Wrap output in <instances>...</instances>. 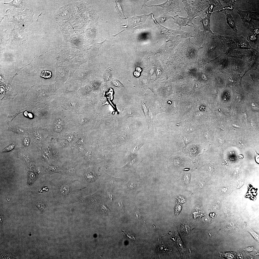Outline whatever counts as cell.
I'll return each instance as SVG.
<instances>
[{
	"mask_svg": "<svg viewBox=\"0 0 259 259\" xmlns=\"http://www.w3.org/2000/svg\"><path fill=\"white\" fill-rule=\"evenodd\" d=\"M50 112L52 115L51 121L46 128L48 137L56 140L67 132H77L74 122L67 118L60 107Z\"/></svg>",
	"mask_w": 259,
	"mask_h": 259,
	"instance_id": "6da1fadb",
	"label": "cell"
},
{
	"mask_svg": "<svg viewBox=\"0 0 259 259\" xmlns=\"http://www.w3.org/2000/svg\"><path fill=\"white\" fill-rule=\"evenodd\" d=\"M61 47V50L56 57V66L60 65L68 69L70 77L86 60L83 53L77 48L70 46Z\"/></svg>",
	"mask_w": 259,
	"mask_h": 259,
	"instance_id": "7a4b0ae2",
	"label": "cell"
},
{
	"mask_svg": "<svg viewBox=\"0 0 259 259\" xmlns=\"http://www.w3.org/2000/svg\"><path fill=\"white\" fill-rule=\"evenodd\" d=\"M63 148L57 142L48 141L39 151L38 160L44 166L50 164L60 166L67 159Z\"/></svg>",
	"mask_w": 259,
	"mask_h": 259,
	"instance_id": "3957f363",
	"label": "cell"
},
{
	"mask_svg": "<svg viewBox=\"0 0 259 259\" xmlns=\"http://www.w3.org/2000/svg\"><path fill=\"white\" fill-rule=\"evenodd\" d=\"M75 180L67 178L62 176L57 178L55 189L59 201L71 203L78 200L76 196L82 189L76 188L74 187L73 183Z\"/></svg>",
	"mask_w": 259,
	"mask_h": 259,
	"instance_id": "277c9868",
	"label": "cell"
},
{
	"mask_svg": "<svg viewBox=\"0 0 259 259\" xmlns=\"http://www.w3.org/2000/svg\"><path fill=\"white\" fill-rule=\"evenodd\" d=\"M83 99L76 95H60L58 94L49 105L50 110L60 107L63 109L73 112L80 113L83 106Z\"/></svg>",
	"mask_w": 259,
	"mask_h": 259,
	"instance_id": "5b68a950",
	"label": "cell"
},
{
	"mask_svg": "<svg viewBox=\"0 0 259 259\" xmlns=\"http://www.w3.org/2000/svg\"><path fill=\"white\" fill-rule=\"evenodd\" d=\"M14 9H9L6 12L7 21L14 23L22 31L28 27L33 22L34 12L33 10L26 9L22 11H17Z\"/></svg>",
	"mask_w": 259,
	"mask_h": 259,
	"instance_id": "8992f818",
	"label": "cell"
},
{
	"mask_svg": "<svg viewBox=\"0 0 259 259\" xmlns=\"http://www.w3.org/2000/svg\"><path fill=\"white\" fill-rule=\"evenodd\" d=\"M155 99L146 98L144 101L141 100L140 105L146 118L148 128L154 123L158 122L156 117V115L161 112L160 109V102Z\"/></svg>",
	"mask_w": 259,
	"mask_h": 259,
	"instance_id": "52a82bcc",
	"label": "cell"
},
{
	"mask_svg": "<svg viewBox=\"0 0 259 259\" xmlns=\"http://www.w3.org/2000/svg\"><path fill=\"white\" fill-rule=\"evenodd\" d=\"M81 158L76 157L65 160L60 166V174L72 180L80 177L83 161H80Z\"/></svg>",
	"mask_w": 259,
	"mask_h": 259,
	"instance_id": "ba28073f",
	"label": "cell"
},
{
	"mask_svg": "<svg viewBox=\"0 0 259 259\" xmlns=\"http://www.w3.org/2000/svg\"><path fill=\"white\" fill-rule=\"evenodd\" d=\"M41 121L34 120L29 128L32 141L39 151L47 141L48 131L42 128Z\"/></svg>",
	"mask_w": 259,
	"mask_h": 259,
	"instance_id": "9c48e42d",
	"label": "cell"
},
{
	"mask_svg": "<svg viewBox=\"0 0 259 259\" xmlns=\"http://www.w3.org/2000/svg\"><path fill=\"white\" fill-rule=\"evenodd\" d=\"M50 111L48 106L36 104L28 106L25 108L20 110L15 115L11 116V117L13 119L19 113L23 112L24 115L27 118L41 121L44 115L50 112Z\"/></svg>",
	"mask_w": 259,
	"mask_h": 259,
	"instance_id": "30bf717a",
	"label": "cell"
},
{
	"mask_svg": "<svg viewBox=\"0 0 259 259\" xmlns=\"http://www.w3.org/2000/svg\"><path fill=\"white\" fill-rule=\"evenodd\" d=\"M96 67L91 64H82L67 81L75 84H80L96 72Z\"/></svg>",
	"mask_w": 259,
	"mask_h": 259,
	"instance_id": "8fae6325",
	"label": "cell"
},
{
	"mask_svg": "<svg viewBox=\"0 0 259 259\" xmlns=\"http://www.w3.org/2000/svg\"><path fill=\"white\" fill-rule=\"evenodd\" d=\"M134 15L132 17H127L128 23L126 27L121 32L118 34L113 35V36L115 37L121 33L125 31H130L134 33L135 31L138 29H143L146 28L145 22L148 18L151 15V12L148 14H144L141 15H136L133 10Z\"/></svg>",
	"mask_w": 259,
	"mask_h": 259,
	"instance_id": "7c38bea8",
	"label": "cell"
},
{
	"mask_svg": "<svg viewBox=\"0 0 259 259\" xmlns=\"http://www.w3.org/2000/svg\"><path fill=\"white\" fill-rule=\"evenodd\" d=\"M80 133L79 132H68L59 137L56 140L63 148H71L74 147Z\"/></svg>",
	"mask_w": 259,
	"mask_h": 259,
	"instance_id": "4fadbf2b",
	"label": "cell"
},
{
	"mask_svg": "<svg viewBox=\"0 0 259 259\" xmlns=\"http://www.w3.org/2000/svg\"><path fill=\"white\" fill-rule=\"evenodd\" d=\"M151 15L155 27L159 30L164 39V41L167 42L171 41L177 40L178 29L173 30L169 29L158 24L156 22L153 13L151 12Z\"/></svg>",
	"mask_w": 259,
	"mask_h": 259,
	"instance_id": "5bb4252c",
	"label": "cell"
},
{
	"mask_svg": "<svg viewBox=\"0 0 259 259\" xmlns=\"http://www.w3.org/2000/svg\"><path fill=\"white\" fill-rule=\"evenodd\" d=\"M202 149L201 143L196 140L189 143L179 153L193 160L200 154Z\"/></svg>",
	"mask_w": 259,
	"mask_h": 259,
	"instance_id": "9a60e30c",
	"label": "cell"
},
{
	"mask_svg": "<svg viewBox=\"0 0 259 259\" xmlns=\"http://www.w3.org/2000/svg\"><path fill=\"white\" fill-rule=\"evenodd\" d=\"M11 43L19 46L25 43L28 40L27 34L14 25L11 30L9 39Z\"/></svg>",
	"mask_w": 259,
	"mask_h": 259,
	"instance_id": "2e32d148",
	"label": "cell"
},
{
	"mask_svg": "<svg viewBox=\"0 0 259 259\" xmlns=\"http://www.w3.org/2000/svg\"><path fill=\"white\" fill-rule=\"evenodd\" d=\"M56 67L55 85L56 89L58 90L68 79L70 73L66 68L60 65Z\"/></svg>",
	"mask_w": 259,
	"mask_h": 259,
	"instance_id": "e0dca14e",
	"label": "cell"
},
{
	"mask_svg": "<svg viewBox=\"0 0 259 259\" xmlns=\"http://www.w3.org/2000/svg\"><path fill=\"white\" fill-rule=\"evenodd\" d=\"M131 156L130 159L126 165L115 169L122 172L130 173L135 172L138 166L143 160V159L141 156L137 154Z\"/></svg>",
	"mask_w": 259,
	"mask_h": 259,
	"instance_id": "ac0fdd59",
	"label": "cell"
},
{
	"mask_svg": "<svg viewBox=\"0 0 259 259\" xmlns=\"http://www.w3.org/2000/svg\"><path fill=\"white\" fill-rule=\"evenodd\" d=\"M192 160L188 157L180 153L176 156L171 155L168 158V164L174 168H179L190 164Z\"/></svg>",
	"mask_w": 259,
	"mask_h": 259,
	"instance_id": "d6986e66",
	"label": "cell"
},
{
	"mask_svg": "<svg viewBox=\"0 0 259 259\" xmlns=\"http://www.w3.org/2000/svg\"><path fill=\"white\" fill-rule=\"evenodd\" d=\"M224 45L222 40L215 35L211 37L207 43L204 44V47L205 52L212 53L221 50Z\"/></svg>",
	"mask_w": 259,
	"mask_h": 259,
	"instance_id": "ffe728a7",
	"label": "cell"
},
{
	"mask_svg": "<svg viewBox=\"0 0 259 259\" xmlns=\"http://www.w3.org/2000/svg\"><path fill=\"white\" fill-rule=\"evenodd\" d=\"M179 1V0H167L163 3L154 5L146 4L143 7H161L162 10L166 12H172L176 14L177 12L180 13L181 12Z\"/></svg>",
	"mask_w": 259,
	"mask_h": 259,
	"instance_id": "44dd1931",
	"label": "cell"
},
{
	"mask_svg": "<svg viewBox=\"0 0 259 259\" xmlns=\"http://www.w3.org/2000/svg\"><path fill=\"white\" fill-rule=\"evenodd\" d=\"M215 36L223 41L224 45L221 50L226 55L228 54L231 51L237 48L236 43L234 39V35L229 36L226 35H221L215 34Z\"/></svg>",
	"mask_w": 259,
	"mask_h": 259,
	"instance_id": "7402d4cb",
	"label": "cell"
},
{
	"mask_svg": "<svg viewBox=\"0 0 259 259\" xmlns=\"http://www.w3.org/2000/svg\"><path fill=\"white\" fill-rule=\"evenodd\" d=\"M194 28V35H193L195 41V43L199 45L207 42L212 37L215 36L209 32L201 31L200 29L199 25L192 24Z\"/></svg>",
	"mask_w": 259,
	"mask_h": 259,
	"instance_id": "603a6c76",
	"label": "cell"
},
{
	"mask_svg": "<svg viewBox=\"0 0 259 259\" xmlns=\"http://www.w3.org/2000/svg\"><path fill=\"white\" fill-rule=\"evenodd\" d=\"M237 12L240 15L244 26L246 25L245 23L247 22L254 28L255 23L253 21H259V15L254 14V12L250 10L243 11L239 9L237 10Z\"/></svg>",
	"mask_w": 259,
	"mask_h": 259,
	"instance_id": "cb8c5ba5",
	"label": "cell"
},
{
	"mask_svg": "<svg viewBox=\"0 0 259 259\" xmlns=\"http://www.w3.org/2000/svg\"><path fill=\"white\" fill-rule=\"evenodd\" d=\"M80 87V84H75L67 81L58 90L60 95H74Z\"/></svg>",
	"mask_w": 259,
	"mask_h": 259,
	"instance_id": "d4e9b609",
	"label": "cell"
},
{
	"mask_svg": "<svg viewBox=\"0 0 259 259\" xmlns=\"http://www.w3.org/2000/svg\"><path fill=\"white\" fill-rule=\"evenodd\" d=\"M195 136L188 135H179L175 139L177 151L179 153L182 152L187 145L194 140Z\"/></svg>",
	"mask_w": 259,
	"mask_h": 259,
	"instance_id": "484cf974",
	"label": "cell"
},
{
	"mask_svg": "<svg viewBox=\"0 0 259 259\" xmlns=\"http://www.w3.org/2000/svg\"><path fill=\"white\" fill-rule=\"evenodd\" d=\"M229 69L240 73L245 72L246 68V64L244 60L242 59L229 57Z\"/></svg>",
	"mask_w": 259,
	"mask_h": 259,
	"instance_id": "4316f807",
	"label": "cell"
},
{
	"mask_svg": "<svg viewBox=\"0 0 259 259\" xmlns=\"http://www.w3.org/2000/svg\"><path fill=\"white\" fill-rule=\"evenodd\" d=\"M184 5V9L187 14L188 18V24H193V19L197 16L200 17V12L197 8L191 4L190 0H182Z\"/></svg>",
	"mask_w": 259,
	"mask_h": 259,
	"instance_id": "83f0119b",
	"label": "cell"
},
{
	"mask_svg": "<svg viewBox=\"0 0 259 259\" xmlns=\"http://www.w3.org/2000/svg\"><path fill=\"white\" fill-rule=\"evenodd\" d=\"M226 82L227 85H233L237 81H240L242 78L239 73L227 69L222 73Z\"/></svg>",
	"mask_w": 259,
	"mask_h": 259,
	"instance_id": "f1b7e54d",
	"label": "cell"
},
{
	"mask_svg": "<svg viewBox=\"0 0 259 259\" xmlns=\"http://www.w3.org/2000/svg\"><path fill=\"white\" fill-rule=\"evenodd\" d=\"M148 141V139L145 133L138 139L134 141L129 147V152L130 155L136 154L139 149Z\"/></svg>",
	"mask_w": 259,
	"mask_h": 259,
	"instance_id": "f546056e",
	"label": "cell"
},
{
	"mask_svg": "<svg viewBox=\"0 0 259 259\" xmlns=\"http://www.w3.org/2000/svg\"><path fill=\"white\" fill-rule=\"evenodd\" d=\"M183 40L169 41L168 42H167V43L165 42L159 51L163 54H169L172 53L173 52L177 45Z\"/></svg>",
	"mask_w": 259,
	"mask_h": 259,
	"instance_id": "4dcf8cb0",
	"label": "cell"
},
{
	"mask_svg": "<svg viewBox=\"0 0 259 259\" xmlns=\"http://www.w3.org/2000/svg\"><path fill=\"white\" fill-rule=\"evenodd\" d=\"M6 122L8 126V131L13 132L20 135H30L29 128H24L15 125L9 120H7Z\"/></svg>",
	"mask_w": 259,
	"mask_h": 259,
	"instance_id": "1f68e13d",
	"label": "cell"
},
{
	"mask_svg": "<svg viewBox=\"0 0 259 259\" xmlns=\"http://www.w3.org/2000/svg\"><path fill=\"white\" fill-rule=\"evenodd\" d=\"M23 148L18 149L14 153V155L23 160L26 163L32 164L35 163V159L29 155Z\"/></svg>",
	"mask_w": 259,
	"mask_h": 259,
	"instance_id": "d6a6232c",
	"label": "cell"
},
{
	"mask_svg": "<svg viewBox=\"0 0 259 259\" xmlns=\"http://www.w3.org/2000/svg\"><path fill=\"white\" fill-rule=\"evenodd\" d=\"M234 40L236 43L237 48L243 49H251V47L248 42L242 36L240 37L234 36Z\"/></svg>",
	"mask_w": 259,
	"mask_h": 259,
	"instance_id": "836d02e7",
	"label": "cell"
},
{
	"mask_svg": "<svg viewBox=\"0 0 259 259\" xmlns=\"http://www.w3.org/2000/svg\"><path fill=\"white\" fill-rule=\"evenodd\" d=\"M191 4L196 7L200 12L202 11L210 6L209 0H190Z\"/></svg>",
	"mask_w": 259,
	"mask_h": 259,
	"instance_id": "e575fe53",
	"label": "cell"
},
{
	"mask_svg": "<svg viewBox=\"0 0 259 259\" xmlns=\"http://www.w3.org/2000/svg\"><path fill=\"white\" fill-rule=\"evenodd\" d=\"M92 165H89V166L85 170L84 173L85 178L90 182H94L96 180V174Z\"/></svg>",
	"mask_w": 259,
	"mask_h": 259,
	"instance_id": "d590c367",
	"label": "cell"
},
{
	"mask_svg": "<svg viewBox=\"0 0 259 259\" xmlns=\"http://www.w3.org/2000/svg\"><path fill=\"white\" fill-rule=\"evenodd\" d=\"M45 174L52 175L55 173L60 174L61 172L60 166L50 164L43 167Z\"/></svg>",
	"mask_w": 259,
	"mask_h": 259,
	"instance_id": "8d00e7d4",
	"label": "cell"
},
{
	"mask_svg": "<svg viewBox=\"0 0 259 259\" xmlns=\"http://www.w3.org/2000/svg\"><path fill=\"white\" fill-rule=\"evenodd\" d=\"M212 13L210 12L208 13L206 16L204 18H202L200 16V17L201 19L200 22H201L203 25L204 30L205 32L208 31L213 35H215V33H213L211 31L210 27V18L211 16Z\"/></svg>",
	"mask_w": 259,
	"mask_h": 259,
	"instance_id": "74e56055",
	"label": "cell"
},
{
	"mask_svg": "<svg viewBox=\"0 0 259 259\" xmlns=\"http://www.w3.org/2000/svg\"><path fill=\"white\" fill-rule=\"evenodd\" d=\"M173 19L174 23L177 24L179 26L180 29H181L182 27L187 26H192L188 23V19L187 16L183 17L180 16L177 14L173 17Z\"/></svg>",
	"mask_w": 259,
	"mask_h": 259,
	"instance_id": "f35d334b",
	"label": "cell"
},
{
	"mask_svg": "<svg viewBox=\"0 0 259 259\" xmlns=\"http://www.w3.org/2000/svg\"><path fill=\"white\" fill-rule=\"evenodd\" d=\"M123 114L127 118L131 117H137L142 118L138 111L134 107H130L125 109Z\"/></svg>",
	"mask_w": 259,
	"mask_h": 259,
	"instance_id": "ab89813d",
	"label": "cell"
},
{
	"mask_svg": "<svg viewBox=\"0 0 259 259\" xmlns=\"http://www.w3.org/2000/svg\"><path fill=\"white\" fill-rule=\"evenodd\" d=\"M21 137V142L22 147L25 149L30 147L32 140L29 135H20Z\"/></svg>",
	"mask_w": 259,
	"mask_h": 259,
	"instance_id": "60d3db41",
	"label": "cell"
},
{
	"mask_svg": "<svg viewBox=\"0 0 259 259\" xmlns=\"http://www.w3.org/2000/svg\"><path fill=\"white\" fill-rule=\"evenodd\" d=\"M221 12L224 13L226 16L227 23L235 32H236L238 31L237 27L236 26L235 22L233 19L231 14L230 13L228 14L225 10L222 11Z\"/></svg>",
	"mask_w": 259,
	"mask_h": 259,
	"instance_id": "b9f144b4",
	"label": "cell"
},
{
	"mask_svg": "<svg viewBox=\"0 0 259 259\" xmlns=\"http://www.w3.org/2000/svg\"><path fill=\"white\" fill-rule=\"evenodd\" d=\"M101 172V174L103 178L105 180L107 181L108 182L113 184L117 185L119 183V181L121 180L119 179H117L112 177L108 175L104 171Z\"/></svg>",
	"mask_w": 259,
	"mask_h": 259,
	"instance_id": "7bdbcfd3",
	"label": "cell"
},
{
	"mask_svg": "<svg viewBox=\"0 0 259 259\" xmlns=\"http://www.w3.org/2000/svg\"><path fill=\"white\" fill-rule=\"evenodd\" d=\"M259 35L253 34L251 32L249 33L247 37V39L254 43V45H256V49L259 51Z\"/></svg>",
	"mask_w": 259,
	"mask_h": 259,
	"instance_id": "ee69618b",
	"label": "cell"
},
{
	"mask_svg": "<svg viewBox=\"0 0 259 259\" xmlns=\"http://www.w3.org/2000/svg\"><path fill=\"white\" fill-rule=\"evenodd\" d=\"M173 17L167 15L165 13L161 15L157 18H155L156 22L158 24H161L165 22L168 20L172 19Z\"/></svg>",
	"mask_w": 259,
	"mask_h": 259,
	"instance_id": "f6af8a7d",
	"label": "cell"
},
{
	"mask_svg": "<svg viewBox=\"0 0 259 259\" xmlns=\"http://www.w3.org/2000/svg\"><path fill=\"white\" fill-rule=\"evenodd\" d=\"M4 3L14 6L15 7L14 9L16 8H19L23 10L25 8L23 6V0H13L10 2Z\"/></svg>",
	"mask_w": 259,
	"mask_h": 259,
	"instance_id": "bcb514c9",
	"label": "cell"
},
{
	"mask_svg": "<svg viewBox=\"0 0 259 259\" xmlns=\"http://www.w3.org/2000/svg\"><path fill=\"white\" fill-rule=\"evenodd\" d=\"M7 29L5 30H0V49L2 47L3 48H5V47L7 41L9 40V39H6V32Z\"/></svg>",
	"mask_w": 259,
	"mask_h": 259,
	"instance_id": "7dc6e473",
	"label": "cell"
},
{
	"mask_svg": "<svg viewBox=\"0 0 259 259\" xmlns=\"http://www.w3.org/2000/svg\"><path fill=\"white\" fill-rule=\"evenodd\" d=\"M113 70L111 67L108 68L103 74V78L105 81L110 80L112 78Z\"/></svg>",
	"mask_w": 259,
	"mask_h": 259,
	"instance_id": "c3c4849f",
	"label": "cell"
},
{
	"mask_svg": "<svg viewBox=\"0 0 259 259\" xmlns=\"http://www.w3.org/2000/svg\"><path fill=\"white\" fill-rule=\"evenodd\" d=\"M115 3L116 5L115 8L118 13L123 19L124 20L126 19L127 18L124 14L122 8L118 1L117 0H115Z\"/></svg>",
	"mask_w": 259,
	"mask_h": 259,
	"instance_id": "681fc988",
	"label": "cell"
},
{
	"mask_svg": "<svg viewBox=\"0 0 259 259\" xmlns=\"http://www.w3.org/2000/svg\"><path fill=\"white\" fill-rule=\"evenodd\" d=\"M17 145V143L13 142L7 146L6 147L0 151L1 153H3L9 152L12 151L15 147Z\"/></svg>",
	"mask_w": 259,
	"mask_h": 259,
	"instance_id": "f907efd6",
	"label": "cell"
},
{
	"mask_svg": "<svg viewBox=\"0 0 259 259\" xmlns=\"http://www.w3.org/2000/svg\"><path fill=\"white\" fill-rule=\"evenodd\" d=\"M112 85L118 88L119 89L124 90H126L125 87L118 80L115 79L112 80L111 82Z\"/></svg>",
	"mask_w": 259,
	"mask_h": 259,
	"instance_id": "816d5d0a",
	"label": "cell"
},
{
	"mask_svg": "<svg viewBox=\"0 0 259 259\" xmlns=\"http://www.w3.org/2000/svg\"><path fill=\"white\" fill-rule=\"evenodd\" d=\"M250 76L253 81V82L251 83H247L244 85V86L253 85L256 84H259V77H256L254 75L252 74H250Z\"/></svg>",
	"mask_w": 259,
	"mask_h": 259,
	"instance_id": "f5cc1de1",
	"label": "cell"
},
{
	"mask_svg": "<svg viewBox=\"0 0 259 259\" xmlns=\"http://www.w3.org/2000/svg\"><path fill=\"white\" fill-rule=\"evenodd\" d=\"M37 206L40 209L42 210H44L47 207V205L46 203L43 201H40L37 203Z\"/></svg>",
	"mask_w": 259,
	"mask_h": 259,
	"instance_id": "db71d44e",
	"label": "cell"
},
{
	"mask_svg": "<svg viewBox=\"0 0 259 259\" xmlns=\"http://www.w3.org/2000/svg\"><path fill=\"white\" fill-rule=\"evenodd\" d=\"M52 75L51 72L48 71H42L41 75V77L45 78L50 77Z\"/></svg>",
	"mask_w": 259,
	"mask_h": 259,
	"instance_id": "11a10c76",
	"label": "cell"
},
{
	"mask_svg": "<svg viewBox=\"0 0 259 259\" xmlns=\"http://www.w3.org/2000/svg\"><path fill=\"white\" fill-rule=\"evenodd\" d=\"M122 233L127 239L134 241L135 240V237L130 233H127L125 232H123Z\"/></svg>",
	"mask_w": 259,
	"mask_h": 259,
	"instance_id": "9f6ffc18",
	"label": "cell"
},
{
	"mask_svg": "<svg viewBox=\"0 0 259 259\" xmlns=\"http://www.w3.org/2000/svg\"><path fill=\"white\" fill-rule=\"evenodd\" d=\"M251 33L257 35H259V28H250L249 29Z\"/></svg>",
	"mask_w": 259,
	"mask_h": 259,
	"instance_id": "6f0895ef",
	"label": "cell"
},
{
	"mask_svg": "<svg viewBox=\"0 0 259 259\" xmlns=\"http://www.w3.org/2000/svg\"><path fill=\"white\" fill-rule=\"evenodd\" d=\"M136 71L134 72V75L136 77H138L140 75V72L141 71V68L139 67L136 68Z\"/></svg>",
	"mask_w": 259,
	"mask_h": 259,
	"instance_id": "680465c9",
	"label": "cell"
},
{
	"mask_svg": "<svg viewBox=\"0 0 259 259\" xmlns=\"http://www.w3.org/2000/svg\"><path fill=\"white\" fill-rule=\"evenodd\" d=\"M255 154L256 159L257 162L259 163V156L257 153L255 152Z\"/></svg>",
	"mask_w": 259,
	"mask_h": 259,
	"instance_id": "91938a15",
	"label": "cell"
},
{
	"mask_svg": "<svg viewBox=\"0 0 259 259\" xmlns=\"http://www.w3.org/2000/svg\"><path fill=\"white\" fill-rule=\"evenodd\" d=\"M149 1V0H143V5H142V7H141V10L142 9V8L143 6H144L145 5H146V3L148 1Z\"/></svg>",
	"mask_w": 259,
	"mask_h": 259,
	"instance_id": "94428289",
	"label": "cell"
},
{
	"mask_svg": "<svg viewBox=\"0 0 259 259\" xmlns=\"http://www.w3.org/2000/svg\"><path fill=\"white\" fill-rule=\"evenodd\" d=\"M181 209V207L180 206H179L177 207V212L179 213Z\"/></svg>",
	"mask_w": 259,
	"mask_h": 259,
	"instance_id": "6125c7cd",
	"label": "cell"
},
{
	"mask_svg": "<svg viewBox=\"0 0 259 259\" xmlns=\"http://www.w3.org/2000/svg\"><path fill=\"white\" fill-rule=\"evenodd\" d=\"M4 18V17L0 16V24H1L2 20Z\"/></svg>",
	"mask_w": 259,
	"mask_h": 259,
	"instance_id": "be15d7a7",
	"label": "cell"
},
{
	"mask_svg": "<svg viewBox=\"0 0 259 259\" xmlns=\"http://www.w3.org/2000/svg\"><path fill=\"white\" fill-rule=\"evenodd\" d=\"M29 236H31V234H29Z\"/></svg>",
	"mask_w": 259,
	"mask_h": 259,
	"instance_id": "e7e4bbea",
	"label": "cell"
}]
</instances>
